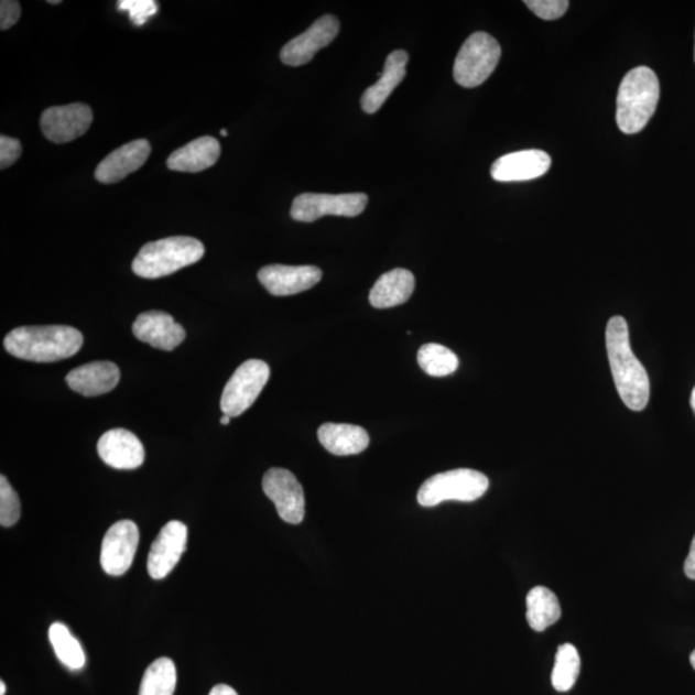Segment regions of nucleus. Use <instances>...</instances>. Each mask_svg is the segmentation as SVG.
<instances>
[{"label":"nucleus","mask_w":695,"mask_h":695,"mask_svg":"<svg viewBox=\"0 0 695 695\" xmlns=\"http://www.w3.org/2000/svg\"><path fill=\"white\" fill-rule=\"evenodd\" d=\"M607 354L618 394L631 411H643L651 397L648 372L633 355L629 325L621 316L609 319L606 332Z\"/></svg>","instance_id":"nucleus-1"},{"label":"nucleus","mask_w":695,"mask_h":695,"mask_svg":"<svg viewBox=\"0 0 695 695\" xmlns=\"http://www.w3.org/2000/svg\"><path fill=\"white\" fill-rule=\"evenodd\" d=\"M82 346V333L64 325L22 326L4 339L7 352L32 362L66 360L78 354Z\"/></svg>","instance_id":"nucleus-2"},{"label":"nucleus","mask_w":695,"mask_h":695,"mask_svg":"<svg viewBox=\"0 0 695 695\" xmlns=\"http://www.w3.org/2000/svg\"><path fill=\"white\" fill-rule=\"evenodd\" d=\"M660 80L652 68L639 66L625 75L617 96V124L626 134L647 127L660 102Z\"/></svg>","instance_id":"nucleus-3"},{"label":"nucleus","mask_w":695,"mask_h":695,"mask_svg":"<svg viewBox=\"0 0 695 695\" xmlns=\"http://www.w3.org/2000/svg\"><path fill=\"white\" fill-rule=\"evenodd\" d=\"M204 254L202 241L187 236H174L146 243L134 258L132 270L143 279L165 278L197 263Z\"/></svg>","instance_id":"nucleus-4"},{"label":"nucleus","mask_w":695,"mask_h":695,"mask_svg":"<svg viewBox=\"0 0 695 695\" xmlns=\"http://www.w3.org/2000/svg\"><path fill=\"white\" fill-rule=\"evenodd\" d=\"M490 480L484 473L456 469L439 473L425 480L417 492V501L424 508H433L445 501H476L487 492Z\"/></svg>","instance_id":"nucleus-5"},{"label":"nucleus","mask_w":695,"mask_h":695,"mask_svg":"<svg viewBox=\"0 0 695 695\" xmlns=\"http://www.w3.org/2000/svg\"><path fill=\"white\" fill-rule=\"evenodd\" d=\"M501 58V47L493 36L476 33L463 44L455 59L454 78L458 86L476 88L495 72Z\"/></svg>","instance_id":"nucleus-6"},{"label":"nucleus","mask_w":695,"mask_h":695,"mask_svg":"<svg viewBox=\"0 0 695 695\" xmlns=\"http://www.w3.org/2000/svg\"><path fill=\"white\" fill-rule=\"evenodd\" d=\"M270 366L261 360L243 362L225 387L220 399L224 415L238 417L253 406L270 379Z\"/></svg>","instance_id":"nucleus-7"},{"label":"nucleus","mask_w":695,"mask_h":695,"mask_svg":"<svg viewBox=\"0 0 695 695\" xmlns=\"http://www.w3.org/2000/svg\"><path fill=\"white\" fill-rule=\"evenodd\" d=\"M369 197L365 194H302L294 198L292 218L311 224L325 216L354 218L360 216L368 206Z\"/></svg>","instance_id":"nucleus-8"},{"label":"nucleus","mask_w":695,"mask_h":695,"mask_svg":"<svg viewBox=\"0 0 695 695\" xmlns=\"http://www.w3.org/2000/svg\"><path fill=\"white\" fill-rule=\"evenodd\" d=\"M263 491L276 506L282 521L300 524L305 515L303 487L292 471L272 468L263 477Z\"/></svg>","instance_id":"nucleus-9"},{"label":"nucleus","mask_w":695,"mask_h":695,"mask_svg":"<svg viewBox=\"0 0 695 695\" xmlns=\"http://www.w3.org/2000/svg\"><path fill=\"white\" fill-rule=\"evenodd\" d=\"M140 544L139 526L132 521H120L106 532L101 546V565L107 575L123 576Z\"/></svg>","instance_id":"nucleus-10"},{"label":"nucleus","mask_w":695,"mask_h":695,"mask_svg":"<svg viewBox=\"0 0 695 695\" xmlns=\"http://www.w3.org/2000/svg\"><path fill=\"white\" fill-rule=\"evenodd\" d=\"M94 120L90 107L84 104L50 107L42 113L41 128L45 139L67 143L86 134Z\"/></svg>","instance_id":"nucleus-11"},{"label":"nucleus","mask_w":695,"mask_h":695,"mask_svg":"<svg viewBox=\"0 0 695 695\" xmlns=\"http://www.w3.org/2000/svg\"><path fill=\"white\" fill-rule=\"evenodd\" d=\"M187 537V526L182 522L172 521L163 526L149 553L148 571L152 578L170 575L186 552Z\"/></svg>","instance_id":"nucleus-12"},{"label":"nucleus","mask_w":695,"mask_h":695,"mask_svg":"<svg viewBox=\"0 0 695 695\" xmlns=\"http://www.w3.org/2000/svg\"><path fill=\"white\" fill-rule=\"evenodd\" d=\"M339 21L332 14L321 18L307 32L294 37L281 50L282 63L289 66L308 64L319 50L327 47L339 34Z\"/></svg>","instance_id":"nucleus-13"},{"label":"nucleus","mask_w":695,"mask_h":695,"mask_svg":"<svg viewBox=\"0 0 695 695\" xmlns=\"http://www.w3.org/2000/svg\"><path fill=\"white\" fill-rule=\"evenodd\" d=\"M258 279L272 295L289 296L316 286L323 279V271L315 265L272 264L263 267Z\"/></svg>","instance_id":"nucleus-14"},{"label":"nucleus","mask_w":695,"mask_h":695,"mask_svg":"<svg viewBox=\"0 0 695 695\" xmlns=\"http://www.w3.org/2000/svg\"><path fill=\"white\" fill-rule=\"evenodd\" d=\"M97 450L106 465L119 470L140 468L144 461L142 442L127 430H111L98 441Z\"/></svg>","instance_id":"nucleus-15"},{"label":"nucleus","mask_w":695,"mask_h":695,"mask_svg":"<svg viewBox=\"0 0 695 695\" xmlns=\"http://www.w3.org/2000/svg\"><path fill=\"white\" fill-rule=\"evenodd\" d=\"M552 166V158L545 151L523 150L511 152L496 160L491 175L498 182H524L542 177Z\"/></svg>","instance_id":"nucleus-16"},{"label":"nucleus","mask_w":695,"mask_h":695,"mask_svg":"<svg viewBox=\"0 0 695 695\" xmlns=\"http://www.w3.org/2000/svg\"><path fill=\"white\" fill-rule=\"evenodd\" d=\"M137 339L162 350H173L186 339V332L165 312L150 311L137 317L133 324Z\"/></svg>","instance_id":"nucleus-17"},{"label":"nucleus","mask_w":695,"mask_h":695,"mask_svg":"<svg viewBox=\"0 0 695 695\" xmlns=\"http://www.w3.org/2000/svg\"><path fill=\"white\" fill-rule=\"evenodd\" d=\"M151 154V144L148 140H135L124 144L106 156L96 170V180L111 185L128 177L129 174L139 171L146 163Z\"/></svg>","instance_id":"nucleus-18"},{"label":"nucleus","mask_w":695,"mask_h":695,"mask_svg":"<svg viewBox=\"0 0 695 695\" xmlns=\"http://www.w3.org/2000/svg\"><path fill=\"white\" fill-rule=\"evenodd\" d=\"M120 370L109 361H98L79 366L67 373L66 383L74 392L86 397L109 393L119 384Z\"/></svg>","instance_id":"nucleus-19"},{"label":"nucleus","mask_w":695,"mask_h":695,"mask_svg":"<svg viewBox=\"0 0 695 695\" xmlns=\"http://www.w3.org/2000/svg\"><path fill=\"white\" fill-rule=\"evenodd\" d=\"M408 64L409 55L404 51H394L387 57L384 72L380 75V79L366 89L362 95L361 106L365 112L376 113L380 110V107L385 104L389 96L406 76Z\"/></svg>","instance_id":"nucleus-20"},{"label":"nucleus","mask_w":695,"mask_h":695,"mask_svg":"<svg viewBox=\"0 0 695 695\" xmlns=\"http://www.w3.org/2000/svg\"><path fill=\"white\" fill-rule=\"evenodd\" d=\"M220 156V144L213 137H200L186 144L167 158L166 165L171 171L198 173L211 167Z\"/></svg>","instance_id":"nucleus-21"},{"label":"nucleus","mask_w":695,"mask_h":695,"mask_svg":"<svg viewBox=\"0 0 695 695\" xmlns=\"http://www.w3.org/2000/svg\"><path fill=\"white\" fill-rule=\"evenodd\" d=\"M415 290V278L408 270L397 269L383 274L371 289L370 303L373 308H393L406 303Z\"/></svg>","instance_id":"nucleus-22"},{"label":"nucleus","mask_w":695,"mask_h":695,"mask_svg":"<svg viewBox=\"0 0 695 695\" xmlns=\"http://www.w3.org/2000/svg\"><path fill=\"white\" fill-rule=\"evenodd\" d=\"M318 439L328 453L336 456L361 454L370 445L368 432L350 424H324L318 430Z\"/></svg>","instance_id":"nucleus-23"},{"label":"nucleus","mask_w":695,"mask_h":695,"mask_svg":"<svg viewBox=\"0 0 695 695\" xmlns=\"http://www.w3.org/2000/svg\"><path fill=\"white\" fill-rule=\"evenodd\" d=\"M561 615L560 600L547 587L536 586L526 595V621L532 630L545 631L560 621Z\"/></svg>","instance_id":"nucleus-24"},{"label":"nucleus","mask_w":695,"mask_h":695,"mask_svg":"<svg viewBox=\"0 0 695 695\" xmlns=\"http://www.w3.org/2000/svg\"><path fill=\"white\" fill-rule=\"evenodd\" d=\"M50 641L61 663L73 671L86 666V653L79 640L76 639L67 626L61 622L53 623L50 628Z\"/></svg>","instance_id":"nucleus-25"},{"label":"nucleus","mask_w":695,"mask_h":695,"mask_svg":"<svg viewBox=\"0 0 695 695\" xmlns=\"http://www.w3.org/2000/svg\"><path fill=\"white\" fill-rule=\"evenodd\" d=\"M177 685V670L171 659L162 656L144 672L139 695H173Z\"/></svg>","instance_id":"nucleus-26"},{"label":"nucleus","mask_w":695,"mask_h":695,"mask_svg":"<svg viewBox=\"0 0 695 695\" xmlns=\"http://www.w3.org/2000/svg\"><path fill=\"white\" fill-rule=\"evenodd\" d=\"M417 362L427 376L434 378L448 377L458 368V358L453 350L434 343L420 348Z\"/></svg>","instance_id":"nucleus-27"},{"label":"nucleus","mask_w":695,"mask_h":695,"mask_svg":"<svg viewBox=\"0 0 695 695\" xmlns=\"http://www.w3.org/2000/svg\"><path fill=\"white\" fill-rule=\"evenodd\" d=\"M582 660L577 649L572 644H563L557 649L552 684L557 692H568L576 684Z\"/></svg>","instance_id":"nucleus-28"},{"label":"nucleus","mask_w":695,"mask_h":695,"mask_svg":"<svg viewBox=\"0 0 695 695\" xmlns=\"http://www.w3.org/2000/svg\"><path fill=\"white\" fill-rule=\"evenodd\" d=\"M21 517V502L19 495L4 476L0 477V524L12 526Z\"/></svg>","instance_id":"nucleus-29"},{"label":"nucleus","mask_w":695,"mask_h":695,"mask_svg":"<svg viewBox=\"0 0 695 695\" xmlns=\"http://www.w3.org/2000/svg\"><path fill=\"white\" fill-rule=\"evenodd\" d=\"M118 10L128 12L135 26H142L159 11L155 0H120Z\"/></svg>","instance_id":"nucleus-30"},{"label":"nucleus","mask_w":695,"mask_h":695,"mask_svg":"<svg viewBox=\"0 0 695 695\" xmlns=\"http://www.w3.org/2000/svg\"><path fill=\"white\" fill-rule=\"evenodd\" d=\"M524 4L537 18L546 21L561 19L569 7L567 0H525Z\"/></svg>","instance_id":"nucleus-31"},{"label":"nucleus","mask_w":695,"mask_h":695,"mask_svg":"<svg viewBox=\"0 0 695 695\" xmlns=\"http://www.w3.org/2000/svg\"><path fill=\"white\" fill-rule=\"evenodd\" d=\"M22 146L19 140L11 137H0V167L6 170L18 162L21 156Z\"/></svg>","instance_id":"nucleus-32"},{"label":"nucleus","mask_w":695,"mask_h":695,"mask_svg":"<svg viewBox=\"0 0 695 695\" xmlns=\"http://www.w3.org/2000/svg\"><path fill=\"white\" fill-rule=\"evenodd\" d=\"M21 17V7L13 0H2L0 3V29L9 30L18 24Z\"/></svg>","instance_id":"nucleus-33"},{"label":"nucleus","mask_w":695,"mask_h":695,"mask_svg":"<svg viewBox=\"0 0 695 695\" xmlns=\"http://www.w3.org/2000/svg\"><path fill=\"white\" fill-rule=\"evenodd\" d=\"M685 575L691 579H695V536L692 541L691 552L684 564Z\"/></svg>","instance_id":"nucleus-34"},{"label":"nucleus","mask_w":695,"mask_h":695,"mask_svg":"<svg viewBox=\"0 0 695 695\" xmlns=\"http://www.w3.org/2000/svg\"><path fill=\"white\" fill-rule=\"evenodd\" d=\"M209 695H239L234 687L226 684H219L213 687Z\"/></svg>","instance_id":"nucleus-35"},{"label":"nucleus","mask_w":695,"mask_h":695,"mask_svg":"<svg viewBox=\"0 0 695 695\" xmlns=\"http://www.w3.org/2000/svg\"><path fill=\"white\" fill-rule=\"evenodd\" d=\"M231 419H232L231 416L224 415V416H221V419H220V424H221V425H228V424H229V422H231Z\"/></svg>","instance_id":"nucleus-36"},{"label":"nucleus","mask_w":695,"mask_h":695,"mask_svg":"<svg viewBox=\"0 0 695 695\" xmlns=\"http://www.w3.org/2000/svg\"><path fill=\"white\" fill-rule=\"evenodd\" d=\"M691 404H692V409H693L694 415H695V388L693 389V392H692Z\"/></svg>","instance_id":"nucleus-37"},{"label":"nucleus","mask_w":695,"mask_h":695,"mask_svg":"<svg viewBox=\"0 0 695 695\" xmlns=\"http://www.w3.org/2000/svg\"><path fill=\"white\" fill-rule=\"evenodd\" d=\"M7 692V687L6 684L2 682L0 683V695H4Z\"/></svg>","instance_id":"nucleus-38"},{"label":"nucleus","mask_w":695,"mask_h":695,"mask_svg":"<svg viewBox=\"0 0 695 695\" xmlns=\"http://www.w3.org/2000/svg\"><path fill=\"white\" fill-rule=\"evenodd\" d=\"M691 663H692V666H693V667H694V670H695V649H694V652H693V653H692V655H691Z\"/></svg>","instance_id":"nucleus-39"},{"label":"nucleus","mask_w":695,"mask_h":695,"mask_svg":"<svg viewBox=\"0 0 695 695\" xmlns=\"http://www.w3.org/2000/svg\"><path fill=\"white\" fill-rule=\"evenodd\" d=\"M48 3L50 4H59L61 2H59V0H50Z\"/></svg>","instance_id":"nucleus-40"},{"label":"nucleus","mask_w":695,"mask_h":695,"mask_svg":"<svg viewBox=\"0 0 695 695\" xmlns=\"http://www.w3.org/2000/svg\"><path fill=\"white\" fill-rule=\"evenodd\" d=\"M220 134H221V135H225V137H227V135H228V133H227L226 129H221Z\"/></svg>","instance_id":"nucleus-41"},{"label":"nucleus","mask_w":695,"mask_h":695,"mask_svg":"<svg viewBox=\"0 0 695 695\" xmlns=\"http://www.w3.org/2000/svg\"><path fill=\"white\" fill-rule=\"evenodd\" d=\"M694 61H695V45H694Z\"/></svg>","instance_id":"nucleus-42"}]
</instances>
